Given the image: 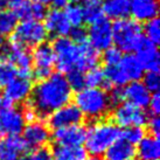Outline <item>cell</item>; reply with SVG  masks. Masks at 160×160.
<instances>
[{
  "instance_id": "6da1fadb",
  "label": "cell",
  "mask_w": 160,
  "mask_h": 160,
  "mask_svg": "<svg viewBox=\"0 0 160 160\" xmlns=\"http://www.w3.org/2000/svg\"><path fill=\"white\" fill-rule=\"evenodd\" d=\"M71 98L72 91L66 76L55 72L33 87L31 96L26 103L32 108L36 118L41 120L47 118L58 109L69 104Z\"/></svg>"
},
{
  "instance_id": "7a4b0ae2",
  "label": "cell",
  "mask_w": 160,
  "mask_h": 160,
  "mask_svg": "<svg viewBox=\"0 0 160 160\" xmlns=\"http://www.w3.org/2000/svg\"><path fill=\"white\" fill-rule=\"evenodd\" d=\"M85 133V151L93 158L103 156L112 144L122 137V130L111 120H95Z\"/></svg>"
},
{
  "instance_id": "3957f363",
  "label": "cell",
  "mask_w": 160,
  "mask_h": 160,
  "mask_svg": "<svg viewBox=\"0 0 160 160\" xmlns=\"http://www.w3.org/2000/svg\"><path fill=\"white\" fill-rule=\"evenodd\" d=\"M74 99L83 117L92 120L103 119L112 108L109 92L101 88H84L76 92Z\"/></svg>"
},
{
  "instance_id": "277c9868",
  "label": "cell",
  "mask_w": 160,
  "mask_h": 160,
  "mask_svg": "<svg viewBox=\"0 0 160 160\" xmlns=\"http://www.w3.org/2000/svg\"><path fill=\"white\" fill-rule=\"evenodd\" d=\"M112 39L116 48L120 52H136L144 39L142 28L133 19L117 20L112 25Z\"/></svg>"
},
{
  "instance_id": "5b68a950",
  "label": "cell",
  "mask_w": 160,
  "mask_h": 160,
  "mask_svg": "<svg viewBox=\"0 0 160 160\" xmlns=\"http://www.w3.org/2000/svg\"><path fill=\"white\" fill-rule=\"evenodd\" d=\"M55 64L60 74H68L71 70H80L81 67V47L68 38H56L53 41ZM81 71V70H80Z\"/></svg>"
},
{
  "instance_id": "8992f818",
  "label": "cell",
  "mask_w": 160,
  "mask_h": 160,
  "mask_svg": "<svg viewBox=\"0 0 160 160\" xmlns=\"http://www.w3.org/2000/svg\"><path fill=\"white\" fill-rule=\"evenodd\" d=\"M48 33L41 21L27 20L17 25L11 40L26 48H32L45 43Z\"/></svg>"
},
{
  "instance_id": "52a82bcc",
  "label": "cell",
  "mask_w": 160,
  "mask_h": 160,
  "mask_svg": "<svg viewBox=\"0 0 160 160\" xmlns=\"http://www.w3.org/2000/svg\"><path fill=\"white\" fill-rule=\"evenodd\" d=\"M112 123L116 124L118 128H142L147 124L148 116L144 110L131 105L130 103L123 102L116 105L112 110Z\"/></svg>"
},
{
  "instance_id": "ba28073f",
  "label": "cell",
  "mask_w": 160,
  "mask_h": 160,
  "mask_svg": "<svg viewBox=\"0 0 160 160\" xmlns=\"http://www.w3.org/2000/svg\"><path fill=\"white\" fill-rule=\"evenodd\" d=\"M32 66H34L32 76L39 82L52 75L53 67L55 66V55L52 46L46 42L36 46L32 54Z\"/></svg>"
},
{
  "instance_id": "9c48e42d",
  "label": "cell",
  "mask_w": 160,
  "mask_h": 160,
  "mask_svg": "<svg viewBox=\"0 0 160 160\" xmlns=\"http://www.w3.org/2000/svg\"><path fill=\"white\" fill-rule=\"evenodd\" d=\"M88 33L89 45L97 52L107 50L112 46L113 39H112V23L110 20L102 17L97 21L90 25Z\"/></svg>"
},
{
  "instance_id": "30bf717a",
  "label": "cell",
  "mask_w": 160,
  "mask_h": 160,
  "mask_svg": "<svg viewBox=\"0 0 160 160\" xmlns=\"http://www.w3.org/2000/svg\"><path fill=\"white\" fill-rule=\"evenodd\" d=\"M84 119L82 112L75 104H67L64 107L58 109L56 111L47 117V123L49 129H62L68 126H75L81 125Z\"/></svg>"
},
{
  "instance_id": "8fae6325",
  "label": "cell",
  "mask_w": 160,
  "mask_h": 160,
  "mask_svg": "<svg viewBox=\"0 0 160 160\" xmlns=\"http://www.w3.org/2000/svg\"><path fill=\"white\" fill-rule=\"evenodd\" d=\"M33 89L31 78L18 76L7 87H5L4 107H13V104L26 102Z\"/></svg>"
},
{
  "instance_id": "7c38bea8",
  "label": "cell",
  "mask_w": 160,
  "mask_h": 160,
  "mask_svg": "<svg viewBox=\"0 0 160 160\" xmlns=\"http://www.w3.org/2000/svg\"><path fill=\"white\" fill-rule=\"evenodd\" d=\"M23 142L28 148H39L46 146L50 140V130L43 120H35L28 123L23 128Z\"/></svg>"
},
{
  "instance_id": "4fadbf2b",
  "label": "cell",
  "mask_w": 160,
  "mask_h": 160,
  "mask_svg": "<svg viewBox=\"0 0 160 160\" xmlns=\"http://www.w3.org/2000/svg\"><path fill=\"white\" fill-rule=\"evenodd\" d=\"M26 125L22 111L14 107H4L0 110V128L4 133L19 136Z\"/></svg>"
},
{
  "instance_id": "5bb4252c",
  "label": "cell",
  "mask_w": 160,
  "mask_h": 160,
  "mask_svg": "<svg viewBox=\"0 0 160 160\" xmlns=\"http://www.w3.org/2000/svg\"><path fill=\"white\" fill-rule=\"evenodd\" d=\"M136 54L137 55H134V56L142 64L144 70H147V72H158L159 71L160 58L157 46L146 40L145 36L140 42V45L138 46V48L136 49Z\"/></svg>"
},
{
  "instance_id": "9a60e30c",
  "label": "cell",
  "mask_w": 160,
  "mask_h": 160,
  "mask_svg": "<svg viewBox=\"0 0 160 160\" xmlns=\"http://www.w3.org/2000/svg\"><path fill=\"white\" fill-rule=\"evenodd\" d=\"M43 26L48 34L56 36V38L68 36L71 31V26L70 23L68 22L64 12L62 9L58 8L47 11Z\"/></svg>"
},
{
  "instance_id": "2e32d148",
  "label": "cell",
  "mask_w": 160,
  "mask_h": 160,
  "mask_svg": "<svg viewBox=\"0 0 160 160\" xmlns=\"http://www.w3.org/2000/svg\"><path fill=\"white\" fill-rule=\"evenodd\" d=\"M87 130L82 125L68 126L62 129L54 130L53 140L55 145L63 146H81L85 140Z\"/></svg>"
},
{
  "instance_id": "e0dca14e",
  "label": "cell",
  "mask_w": 160,
  "mask_h": 160,
  "mask_svg": "<svg viewBox=\"0 0 160 160\" xmlns=\"http://www.w3.org/2000/svg\"><path fill=\"white\" fill-rule=\"evenodd\" d=\"M123 98L124 102L130 103L139 109H145L148 107V103L151 99V93L144 87L142 82H131L123 89Z\"/></svg>"
},
{
  "instance_id": "ac0fdd59",
  "label": "cell",
  "mask_w": 160,
  "mask_h": 160,
  "mask_svg": "<svg viewBox=\"0 0 160 160\" xmlns=\"http://www.w3.org/2000/svg\"><path fill=\"white\" fill-rule=\"evenodd\" d=\"M27 150V145L19 136L0 139V160H21Z\"/></svg>"
},
{
  "instance_id": "d6986e66",
  "label": "cell",
  "mask_w": 160,
  "mask_h": 160,
  "mask_svg": "<svg viewBox=\"0 0 160 160\" xmlns=\"http://www.w3.org/2000/svg\"><path fill=\"white\" fill-rule=\"evenodd\" d=\"M12 12L17 19H20L21 21L27 20H34V21H40L45 19L47 14V9L43 5L36 2L34 0H23L18 6L12 8Z\"/></svg>"
},
{
  "instance_id": "ffe728a7",
  "label": "cell",
  "mask_w": 160,
  "mask_h": 160,
  "mask_svg": "<svg viewBox=\"0 0 160 160\" xmlns=\"http://www.w3.org/2000/svg\"><path fill=\"white\" fill-rule=\"evenodd\" d=\"M158 1L157 0H131L130 13L137 22H147L158 15Z\"/></svg>"
},
{
  "instance_id": "44dd1931",
  "label": "cell",
  "mask_w": 160,
  "mask_h": 160,
  "mask_svg": "<svg viewBox=\"0 0 160 160\" xmlns=\"http://www.w3.org/2000/svg\"><path fill=\"white\" fill-rule=\"evenodd\" d=\"M105 160H133L136 148L132 144L119 138L103 154Z\"/></svg>"
},
{
  "instance_id": "7402d4cb",
  "label": "cell",
  "mask_w": 160,
  "mask_h": 160,
  "mask_svg": "<svg viewBox=\"0 0 160 160\" xmlns=\"http://www.w3.org/2000/svg\"><path fill=\"white\" fill-rule=\"evenodd\" d=\"M118 67L128 80L129 83L131 82H137L144 76V69L142 64L139 63L137 58L132 54H128L122 58L120 62L118 63Z\"/></svg>"
},
{
  "instance_id": "603a6c76",
  "label": "cell",
  "mask_w": 160,
  "mask_h": 160,
  "mask_svg": "<svg viewBox=\"0 0 160 160\" xmlns=\"http://www.w3.org/2000/svg\"><path fill=\"white\" fill-rule=\"evenodd\" d=\"M103 14L107 19L122 20L126 19L130 14L129 0H103Z\"/></svg>"
},
{
  "instance_id": "cb8c5ba5",
  "label": "cell",
  "mask_w": 160,
  "mask_h": 160,
  "mask_svg": "<svg viewBox=\"0 0 160 160\" xmlns=\"http://www.w3.org/2000/svg\"><path fill=\"white\" fill-rule=\"evenodd\" d=\"M136 154L140 160H158L160 156V145L158 138L145 136L138 142Z\"/></svg>"
},
{
  "instance_id": "d4e9b609",
  "label": "cell",
  "mask_w": 160,
  "mask_h": 160,
  "mask_svg": "<svg viewBox=\"0 0 160 160\" xmlns=\"http://www.w3.org/2000/svg\"><path fill=\"white\" fill-rule=\"evenodd\" d=\"M52 151L53 160H87L88 153L82 146L55 145Z\"/></svg>"
},
{
  "instance_id": "484cf974",
  "label": "cell",
  "mask_w": 160,
  "mask_h": 160,
  "mask_svg": "<svg viewBox=\"0 0 160 160\" xmlns=\"http://www.w3.org/2000/svg\"><path fill=\"white\" fill-rule=\"evenodd\" d=\"M80 6L83 13V20L90 25L103 17V0H82V5Z\"/></svg>"
},
{
  "instance_id": "4316f807",
  "label": "cell",
  "mask_w": 160,
  "mask_h": 160,
  "mask_svg": "<svg viewBox=\"0 0 160 160\" xmlns=\"http://www.w3.org/2000/svg\"><path fill=\"white\" fill-rule=\"evenodd\" d=\"M85 88H101L103 90H110V87L105 82L104 70L99 67H93L84 74Z\"/></svg>"
},
{
  "instance_id": "83f0119b",
  "label": "cell",
  "mask_w": 160,
  "mask_h": 160,
  "mask_svg": "<svg viewBox=\"0 0 160 160\" xmlns=\"http://www.w3.org/2000/svg\"><path fill=\"white\" fill-rule=\"evenodd\" d=\"M17 25H18V19L12 11L7 9L0 11V38L12 35Z\"/></svg>"
},
{
  "instance_id": "f1b7e54d",
  "label": "cell",
  "mask_w": 160,
  "mask_h": 160,
  "mask_svg": "<svg viewBox=\"0 0 160 160\" xmlns=\"http://www.w3.org/2000/svg\"><path fill=\"white\" fill-rule=\"evenodd\" d=\"M18 77V70L9 61H0V88H5Z\"/></svg>"
},
{
  "instance_id": "f546056e",
  "label": "cell",
  "mask_w": 160,
  "mask_h": 160,
  "mask_svg": "<svg viewBox=\"0 0 160 160\" xmlns=\"http://www.w3.org/2000/svg\"><path fill=\"white\" fill-rule=\"evenodd\" d=\"M64 15L67 18L68 22L70 23L71 28L72 27H78L82 26L83 23V13H82V9L81 6L77 4H68L64 7Z\"/></svg>"
},
{
  "instance_id": "4dcf8cb0",
  "label": "cell",
  "mask_w": 160,
  "mask_h": 160,
  "mask_svg": "<svg viewBox=\"0 0 160 160\" xmlns=\"http://www.w3.org/2000/svg\"><path fill=\"white\" fill-rule=\"evenodd\" d=\"M144 36L145 39L148 40L153 45H158L160 41V23L159 19L154 18L147 21L144 27Z\"/></svg>"
},
{
  "instance_id": "1f68e13d",
  "label": "cell",
  "mask_w": 160,
  "mask_h": 160,
  "mask_svg": "<svg viewBox=\"0 0 160 160\" xmlns=\"http://www.w3.org/2000/svg\"><path fill=\"white\" fill-rule=\"evenodd\" d=\"M67 82L69 87H70L71 91H80V90L84 89L85 83H84V74L83 71L80 70H71L70 72L67 74Z\"/></svg>"
},
{
  "instance_id": "d6a6232c",
  "label": "cell",
  "mask_w": 160,
  "mask_h": 160,
  "mask_svg": "<svg viewBox=\"0 0 160 160\" xmlns=\"http://www.w3.org/2000/svg\"><path fill=\"white\" fill-rule=\"evenodd\" d=\"M144 137H145V130L142 128L133 126V128H128L124 131H122V137L120 138L134 145V144H138Z\"/></svg>"
},
{
  "instance_id": "836d02e7",
  "label": "cell",
  "mask_w": 160,
  "mask_h": 160,
  "mask_svg": "<svg viewBox=\"0 0 160 160\" xmlns=\"http://www.w3.org/2000/svg\"><path fill=\"white\" fill-rule=\"evenodd\" d=\"M122 58H123V54L119 49H117L116 47H110L109 49L104 50L103 62L105 64V67H112V66H117L120 62Z\"/></svg>"
},
{
  "instance_id": "e575fe53",
  "label": "cell",
  "mask_w": 160,
  "mask_h": 160,
  "mask_svg": "<svg viewBox=\"0 0 160 160\" xmlns=\"http://www.w3.org/2000/svg\"><path fill=\"white\" fill-rule=\"evenodd\" d=\"M21 160H53L52 157V151L48 147H39L32 150L29 153L22 156Z\"/></svg>"
},
{
  "instance_id": "d590c367",
  "label": "cell",
  "mask_w": 160,
  "mask_h": 160,
  "mask_svg": "<svg viewBox=\"0 0 160 160\" xmlns=\"http://www.w3.org/2000/svg\"><path fill=\"white\" fill-rule=\"evenodd\" d=\"M144 87L148 90L150 93H157L159 91L160 87V78L158 72H147L144 76V81L142 82Z\"/></svg>"
},
{
  "instance_id": "8d00e7d4",
  "label": "cell",
  "mask_w": 160,
  "mask_h": 160,
  "mask_svg": "<svg viewBox=\"0 0 160 160\" xmlns=\"http://www.w3.org/2000/svg\"><path fill=\"white\" fill-rule=\"evenodd\" d=\"M69 35H70L69 39L74 43H76V45H82V43L88 42V33H87V29L82 26L72 27L70 33H69Z\"/></svg>"
},
{
  "instance_id": "74e56055",
  "label": "cell",
  "mask_w": 160,
  "mask_h": 160,
  "mask_svg": "<svg viewBox=\"0 0 160 160\" xmlns=\"http://www.w3.org/2000/svg\"><path fill=\"white\" fill-rule=\"evenodd\" d=\"M148 129L151 131V136L156 138H159L160 134V119L158 116H151V118L147 120Z\"/></svg>"
},
{
  "instance_id": "f35d334b",
  "label": "cell",
  "mask_w": 160,
  "mask_h": 160,
  "mask_svg": "<svg viewBox=\"0 0 160 160\" xmlns=\"http://www.w3.org/2000/svg\"><path fill=\"white\" fill-rule=\"evenodd\" d=\"M148 108H150V111H151L152 116H158V113L160 112V98L158 92L151 95Z\"/></svg>"
},
{
  "instance_id": "ab89813d",
  "label": "cell",
  "mask_w": 160,
  "mask_h": 160,
  "mask_svg": "<svg viewBox=\"0 0 160 160\" xmlns=\"http://www.w3.org/2000/svg\"><path fill=\"white\" fill-rule=\"evenodd\" d=\"M23 0H8V5L13 8V7H15V6H18L20 2H22Z\"/></svg>"
},
{
  "instance_id": "60d3db41",
  "label": "cell",
  "mask_w": 160,
  "mask_h": 160,
  "mask_svg": "<svg viewBox=\"0 0 160 160\" xmlns=\"http://www.w3.org/2000/svg\"><path fill=\"white\" fill-rule=\"evenodd\" d=\"M8 6V0H0V11L5 9Z\"/></svg>"
},
{
  "instance_id": "b9f144b4",
  "label": "cell",
  "mask_w": 160,
  "mask_h": 160,
  "mask_svg": "<svg viewBox=\"0 0 160 160\" xmlns=\"http://www.w3.org/2000/svg\"><path fill=\"white\" fill-rule=\"evenodd\" d=\"M34 1H36V2H39V4L41 5H48V4H52L53 2V0H34Z\"/></svg>"
},
{
  "instance_id": "7bdbcfd3",
  "label": "cell",
  "mask_w": 160,
  "mask_h": 160,
  "mask_svg": "<svg viewBox=\"0 0 160 160\" xmlns=\"http://www.w3.org/2000/svg\"><path fill=\"white\" fill-rule=\"evenodd\" d=\"M4 108V97H2V95L0 92V110Z\"/></svg>"
},
{
  "instance_id": "ee69618b",
  "label": "cell",
  "mask_w": 160,
  "mask_h": 160,
  "mask_svg": "<svg viewBox=\"0 0 160 160\" xmlns=\"http://www.w3.org/2000/svg\"><path fill=\"white\" fill-rule=\"evenodd\" d=\"M69 1H70L71 4H76V2L78 1V0H68V2H69Z\"/></svg>"
},
{
  "instance_id": "f6af8a7d",
  "label": "cell",
  "mask_w": 160,
  "mask_h": 160,
  "mask_svg": "<svg viewBox=\"0 0 160 160\" xmlns=\"http://www.w3.org/2000/svg\"><path fill=\"white\" fill-rule=\"evenodd\" d=\"M2 134H4V132H2V130L0 128V139H2Z\"/></svg>"
},
{
  "instance_id": "bcb514c9",
  "label": "cell",
  "mask_w": 160,
  "mask_h": 160,
  "mask_svg": "<svg viewBox=\"0 0 160 160\" xmlns=\"http://www.w3.org/2000/svg\"><path fill=\"white\" fill-rule=\"evenodd\" d=\"M90 160H99V159H98V158H91Z\"/></svg>"
},
{
  "instance_id": "7dc6e473",
  "label": "cell",
  "mask_w": 160,
  "mask_h": 160,
  "mask_svg": "<svg viewBox=\"0 0 160 160\" xmlns=\"http://www.w3.org/2000/svg\"><path fill=\"white\" fill-rule=\"evenodd\" d=\"M1 43H2V41H1V38H0V45H1Z\"/></svg>"
}]
</instances>
